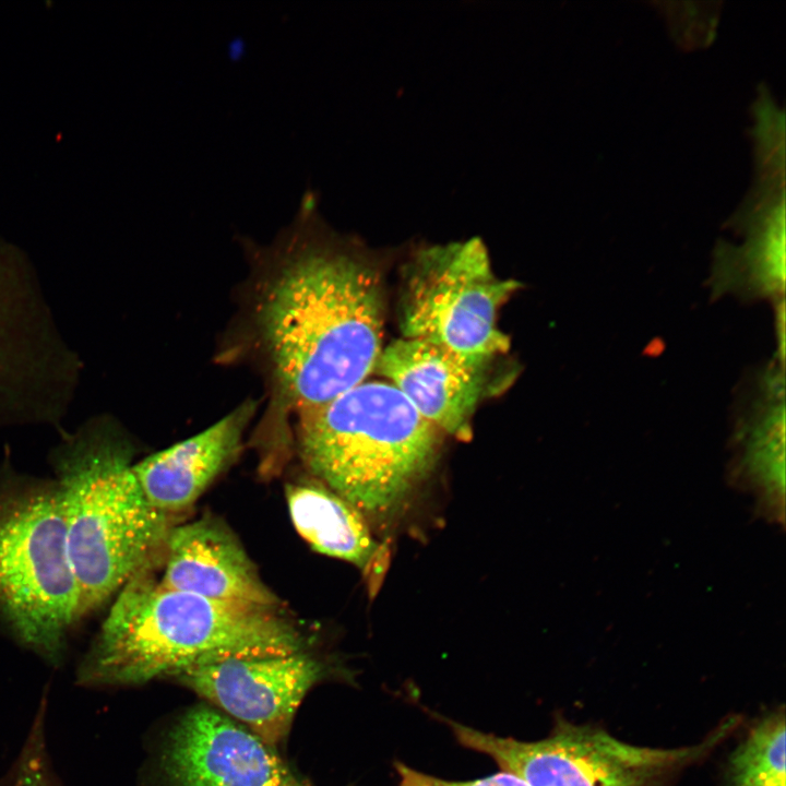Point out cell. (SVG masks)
Here are the masks:
<instances>
[{
  "mask_svg": "<svg viewBox=\"0 0 786 786\" xmlns=\"http://www.w3.org/2000/svg\"><path fill=\"white\" fill-rule=\"evenodd\" d=\"M258 321L282 393L298 413L366 381L382 353L383 299L367 264L309 250L265 289Z\"/></svg>",
  "mask_w": 786,
  "mask_h": 786,
  "instance_id": "obj_1",
  "label": "cell"
},
{
  "mask_svg": "<svg viewBox=\"0 0 786 786\" xmlns=\"http://www.w3.org/2000/svg\"><path fill=\"white\" fill-rule=\"evenodd\" d=\"M305 645L279 608L166 588L152 562L118 592L76 681L85 687L143 684L203 664L288 655Z\"/></svg>",
  "mask_w": 786,
  "mask_h": 786,
  "instance_id": "obj_2",
  "label": "cell"
},
{
  "mask_svg": "<svg viewBox=\"0 0 786 786\" xmlns=\"http://www.w3.org/2000/svg\"><path fill=\"white\" fill-rule=\"evenodd\" d=\"M440 431L388 381H364L299 412V456L366 520L395 515L433 467Z\"/></svg>",
  "mask_w": 786,
  "mask_h": 786,
  "instance_id": "obj_3",
  "label": "cell"
},
{
  "mask_svg": "<svg viewBox=\"0 0 786 786\" xmlns=\"http://www.w3.org/2000/svg\"><path fill=\"white\" fill-rule=\"evenodd\" d=\"M130 458L105 426L83 429L55 455L80 617L152 563L174 526L172 515L147 501Z\"/></svg>",
  "mask_w": 786,
  "mask_h": 786,
  "instance_id": "obj_4",
  "label": "cell"
},
{
  "mask_svg": "<svg viewBox=\"0 0 786 786\" xmlns=\"http://www.w3.org/2000/svg\"><path fill=\"white\" fill-rule=\"evenodd\" d=\"M0 616L21 644L61 663L80 616L57 484L0 488Z\"/></svg>",
  "mask_w": 786,
  "mask_h": 786,
  "instance_id": "obj_5",
  "label": "cell"
},
{
  "mask_svg": "<svg viewBox=\"0 0 786 786\" xmlns=\"http://www.w3.org/2000/svg\"><path fill=\"white\" fill-rule=\"evenodd\" d=\"M738 725L729 717L698 743L652 748L624 742L590 725L559 720L537 741L498 737L452 723L457 741L493 759L529 786H668L708 755Z\"/></svg>",
  "mask_w": 786,
  "mask_h": 786,
  "instance_id": "obj_6",
  "label": "cell"
},
{
  "mask_svg": "<svg viewBox=\"0 0 786 786\" xmlns=\"http://www.w3.org/2000/svg\"><path fill=\"white\" fill-rule=\"evenodd\" d=\"M516 289V281L495 274L479 238L425 248L407 270L403 337L434 344L487 368L509 348L497 319Z\"/></svg>",
  "mask_w": 786,
  "mask_h": 786,
  "instance_id": "obj_7",
  "label": "cell"
},
{
  "mask_svg": "<svg viewBox=\"0 0 786 786\" xmlns=\"http://www.w3.org/2000/svg\"><path fill=\"white\" fill-rule=\"evenodd\" d=\"M326 674L321 660L302 651L227 658L182 669L170 678L276 749L303 698Z\"/></svg>",
  "mask_w": 786,
  "mask_h": 786,
  "instance_id": "obj_8",
  "label": "cell"
},
{
  "mask_svg": "<svg viewBox=\"0 0 786 786\" xmlns=\"http://www.w3.org/2000/svg\"><path fill=\"white\" fill-rule=\"evenodd\" d=\"M157 775L159 786H301L275 748L205 702L169 729Z\"/></svg>",
  "mask_w": 786,
  "mask_h": 786,
  "instance_id": "obj_9",
  "label": "cell"
},
{
  "mask_svg": "<svg viewBox=\"0 0 786 786\" xmlns=\"http://www.w3.org/2000/svg\"><path fill=\"white\" fill-rule=\"evenodd\" d=\"M157 581L205 598L281 608L236 535L218 519L174 525L158 553Z\"/></svg>",
  "mask_w": 786,
  "mask_h": 786,
  "instance_id": "obj_10",
  "label": "cell"
},
{
  "mask_svg": "<svg viewBox=\"0 0 786 786\" xmlns=\"http://www.w3.org/2000/svg\"><path fill=\"white\" fill-rule=\"evenodd\" d=\"M376 369L440 432L462 440L471 437L485 367L434 344L403 337L382 349Z\"/></svg>",
  "mask_w": 786,
  "mask_h": 786,
  "instance_id": "obj_11",
  "label": "cell"
},
{
  "mask_svg": "<svg viewBox=\"0 0 786 786\" xmlns=\"http://www.w3.org/2000/svg\"><path fill=\"white\" fill-rule=\"evenodd\" d=\"M253 409L242 404L205 430L132 465L147 501L175 516L190 508L235 458Z\"/></svg>",
  "mask_w": 786,
  "mask_h": 786,
  "instance_id": "obj_12",
  "label": "cell"
},
{
  "mask_svg": "<svg viewBox=\"0 0 786 786\" xmlns=\"http://www.w3.org/2000/svg\"><path fill=\"white\" fill-rule=\"evenodd\" d=\"M285 491L291 522L313 550L356 565L379 584L388 551L358 510L313 478L290 483Z\"/></svg>",
  "mask_w": 786,
  "mask_h": 786,
  "instance_id": "obj_13",
  "label": "cell"
},
{
  "mask_svg": "<svg viewBox=\"0 0 786 786\" xmlns=\"http://www.w3.org/2000/svg\"><path fill=\"white\" fill-rule=\"evenodd\" d=\"M763 398L741 429L743 464L752 480L777 503L784 495L785 404L784 377L771 368L763 379ZM767 498V499H769ZM781 498V497H779ZM782 499V498H781ZM783 500V499H782Z\"/></svg>",
  "mask_w": 786,
  "mask_h": 786,
  "instance_id": "obj_14",
  "label": "cell"
},
{
  "mask_svg": "<svg viewBox=\"0 0 786 786\" xmlns=\"http://www.w3.org/2000/svg\"><path fill=\"white\" fill-rule=\"evenodd\" d=\"M783 711L762 717L729 759V786H786Z\"/></svg>",
  "mask_w": 786,
  "mask_h": 786,
  "instance_id": "obj_15",
  "label": "cell"
},
{
  "mask_svg": "<svg viewBox=\"0 0 786 786\" xmlns=\"http://www.w3.org/2000/svg\"><path fill=\"white\" fill-rule=\"evenodd\" d=\"M763 228L750 239L742 273L746 283L758 295L783 298L785 287L784 210L770 215Z\"/></svg>",
  "mask_w": 786,
  "mask_h": 786,
  "instance_id": "obj_16",
  "label": "cell"
},
{
  "mask_svg": "<svg viewBox=\"0 0 786 786\" xmlns=\"http://www.w3.org/2000/svg\"><path fill=\"white\" fill-rule=\"evenodd\" d=\"M47 696L44 693L26 741L0 786H61L52 771L46 746L45 718Z\"/></svg>",
  "mask_w": 786,
  "mask_h": 786,
  "instance_id": "obj_17",
  "label": "cell"
},
{
  "mask_svg": "<svg viewBox=\"0 0 786 786\" xmlns=\"http://www.w3.org/2000/svg\"><path fill=\"white\" fill-rule=\"evenodd\" d=\"M395 769L398 775L397 786H529L524 779L507 771L478 779L457 782L425 774L402 762H396Z\"/></svg>",
  "mask_w": 786,
  "mask_h": 786,
  "instance_id": "obj_18",
  "label": "cell"
}]
</instances>
